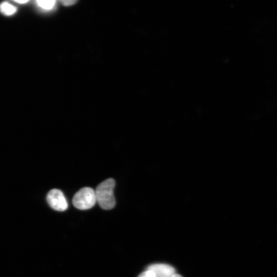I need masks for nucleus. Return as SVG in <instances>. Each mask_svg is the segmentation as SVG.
Instances as JSON below:
<instances>
[{
	"instance_id": "obj_9",
	"label": "nucleus",
	"mask_w": 277,
	"mask_h": 277,
	"mask_svg": "<svg viewBox=\"0 0 277 277\" xmlns=\"http://www.w3.org/2000/svg\"><path fill=\"white\" fill-rule=\"evenodd\" d=\"M15 2L18 3L23 4L27 3L28 1H15Z\"/></svg>"
},
{
	"instance_id": "obj_6",
	"label": "nucleus",
	"mask_w": 277,
	"mask_h": 277,
	"mask_svg": "<svg viewBox=\"0 0 277 277\" xmlns=\"http://www.w3.org/2000/svg\"><path fill=\"white\" fill-rule=\"evenodd\" d=\"M36 4L41 8L49 10L51 9L54 6L55 1H43L39 0L36 1Z\"/></svg>"
},
{
	"instance_id": "obj_1",
	"label": "nucleus",
	"mask_w": 277,
	"mask_h": 277,
	"mask_svg": "<svg viewBox=\"0 0 277 277\" xmlns=\"http://www.w3.org/2000/svg\"><path fill=\"white\" fill-rule=\"evenodd\" d=\"M115 181L113 179L109 178L96 187L95 193L96 202L100 207L105 210L112 209L115 205V200L113 194Z\"/></svg>"
},
{
	"instance_id": "obj_8",
	"label": "nucleus",
	"mask_w": 277,
	"mask_h": 277,
	"mask_svg": "<svg viewBox=\"0 0 277 277\" xmlns=\"http://www.w3.org/2000/svg\"><path fill=\"white\" fill-rule=\"evenodd\" d=\"M76 1H61V3L65 6H68L72 5L74 4L75 3H76Z\"/></svg>"
},
{
	"instance_id": "obj_7",
	"label": "nucleus",
	"mask_w": 277,
	"mask_h": 277,
	"mask_svg": "<svg viewBox=\"0 0 277 277\" xmlns=\"http://www.w3.org/2000/svg\"><path fill=\"white\" fill-rule=\"evenodd\" d=\"M138 277H156V276L152 271L147 269L141 273Z\"/></svg>"
},
{
	"instance_id": "obj_5",
	"label": "nucleus",
	"mask_w": 277,
	"mask_h": 277,
	"mask_svg": "<svg viewBox=\"0 0 277 277\" xmlns=\"http://www.w3.org/2000/svg\"><path fill=\"white\" fill-rule=\"evenodd\" d=\"M16 11V8L8 2H4L0 5V11L6 15L13 14Z\"/></svg>"
},
{
	"instance_id": "obj_4",
	"label": "nucleus",
	"mask_w": 277,
	"mask_h": 277,
	"mask_svg": "<svg viewBox=\"0 0 277 277\" xmlns=\"http://www.w3.org/2000/svg\"><path fill=\"white\" fill-rule=\"evenodd\" d=\"M147 269L152 271L156 277H172L175 271L172 266L164 264L150 265L147 267Z\"/></svg>"
},
{
	"instance_id": "obj_2",
	"label": "nucleus",
	"mask_w": 277,
	"mask_h": 277,
	"mask_svg": "<svg viewBox=\"0 0 277 277\" xmlns=\"http://www.w3.org/2000/svg\"><path fill=\"white\" fill-rule=\"evenodd\" d=\"M96 202L95 191L90 187L81 189L74 194L72 199L74 206L80 210H87L92 208Z\"/></svg>"
},
{
	"instance_id": "obj_10",
	"label": "nucleus",
	"mask_w": 277,
	"mask_h": 277,
	"mask_svg": "<svg viewBox=\"0 0 277 277\" xmlns=\"http://www.w3.org/2000/svg\"><path fill=\"white\" fill-rule=\"evenodd\" d=\"M172 277H183L182 275L179 274H174Z\"/></svg>"
},
{
	"instance_id": "obj_3",
	"label": "nucleus",
	"mask_w": 277,
	"mask_h": 277,
	"mask_svg": "<svg viewBox=\"0 0 277 277\" xmlns=\"http://www.w3.org/2000/svg\"><path fill=\"white\" fill-rule=\"evenodd\" d=\"M46 199L49 206L54 210L64 211L68 208V204L65 196L59 189H53L49 191Z\"/></svg>"
}]
</instances>
